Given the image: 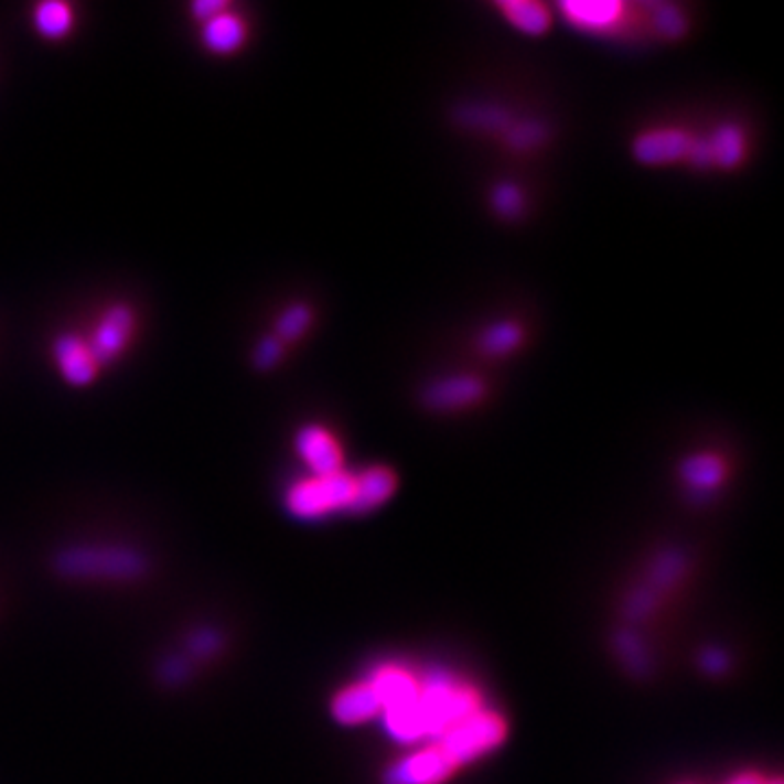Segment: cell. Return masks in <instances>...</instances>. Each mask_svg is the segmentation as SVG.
<instances>
[{
	"label": "cell",
	"instance_id": "obj_7",
	"mask_svg": "<svg viewBox=\"0 0 784 784\" xmlns=\"http://www.w3.org/2000/svg\"><path fill=\"white\" fill-rule=\"evenodd\" d=\"M136 332V312L127 303H111L98 319L87 345L98 364H109L129 347Z\"/></svg>",
	"mask_w": 784,
	"mask_h": 784
},
{
	"label": "cell",
	"instance_id": "obj_5",
	"mask_svg": "<svg viewBox=\"0 0 784 784\" xmlns=\"http://www.w3.org/2000/svg\"><path fill=\"white\" fill-rule=\"evenodd\" d=\"M696 138L685 127H649L634 136L630 151L634 162L643 167H674L689 160Z\"/></svg>",
	"mask_w": 784,
	"mask_h": 784
},
{
	"label": "cell",
	"instance_id": "obj_17",
	"mask_svg": "<svg viewBox=\"0 0 784 784\" xmlns=\"http://www.w3.org/2000/svg\"><path fill=\"white\" fill-rule=\"evenodd\" d=\"M712 164L721 171H737L748 160V136L737 122H721L708 138Z\"/></svg>",
	"mask_w": 784,
	"mask_h": 784
},
{
	"label": "cell",
	"instance_id": "obj_13",
	"mask_svg": "<svg viewBox=\"0 0 784 784\" xmlns=\"http://www.w3.org/2000/svg\"><path fill=\"white\" fill-rule=\"evenodd\" d=\"M373 691L382 701V712L410 706L419 699L421 694V680L412 676L408 669L397 667V665H382L379 669L373 672V676L366 680Z\"/></svg>",
	"mask_w": 784,
	"mask_h": 784
},
{
	"label": "cell",
	"instance_id": "obj_3",
	"mask_svg": "<svg viewBox=\"0 0 784 784\" xmlns=\"http://www.w3.org/2000/svg\"><path fill=\"white\" fill-rule=\"evenodd\" d=\"M508 737L506 719L495 710H477L434 739V745L455 770L486 756Z\"/></svg>",
	"mask_w": 784,
	"mask_h": 784
},
{
	"label": "cell",
	"instance_id": "obj_31",
	"mask_svg": "<svg viewBox=\"0 0 784 784\" xmlns=\"http://www.w3.org/2000/svg\"><path fill=\"white\" fill-rule=\"evenodd\" d=\"M765 784H781L778 781H774V783H765Z\"/></svg>",
	"mask_w": 784,
	"mask_h": 784
},
{
	"label": "cell",
	"instance_id": "obj_4",
	"mask_svg": "<svg viewBox=\"0 0 784 784\" xmlns=\"http://www.w3.org/2000/svg\"><path fill=\"white\" fill-rule=\"evenodd\" d=\"M353 473L339 471L325 477H308L286 493V508L294 519L314 522L332 513L348 511L353 500Z\"/></svg>",
	"mask_w": 784,
	"mask_h": 784
},
{
	"label": "cell",
	"instance_id": "obj_10",
	"mask_svg": "<svg viewBox=\"0 0 784 784\" xmlns=\"http://www.w3.org/2000/svg\"><path fill=\"white\" fill-rule=\"evenodd\" d=\"M53 357L64 382L75 388H86L98 375L100 364L96 362L86 339L77 334L57 336L53 343Z\"/></svg>",
	"mask_w": 784,
	"mask_h": 784
},
{
	"label": "cell",
	"instance_id": "obj_18",
	"mask_svg": "<svg viewBox=\"0 0 784 784\" xmlns=\"http://www.w3.org/2000/svg\"><path fill=\"white\" fill-rule=\"evenodd\" d=\"M683 482L697 493H710L719 488L728 477V464L712 451L691 453L680 464Z\"/></svg>",
	"mask_w": 784,
	"mask_h": 784
},
{
	"label": "cell",
	"instance_id": "obj_30",
	"mask_svg": "<svg viewBox=\"0 0 784 784\" xmlns=\"http://www.w3.org/2000/svg\"><path fill=\"white\" fill-rule=\"evenodd\" d=\"M728 784H765V781L759 774H741V776H737L732 783Z\"/></svg>",
	"mask_w": 784,
	"mask_h": 784
},
{
	"label": "cell",
	"instance_id": "obj_14",
	"mask_svg": "<svg viewBox=\"0 0 784 784\" xmlns=\"http://www.w3.org/2000/svg\"><path fill=\"white\" fill-rule=\"evenodd\" d=\"M247 22L232 7L201 24V42L214 55H234L247 42Z\"/></svg>",
	"mask_w": 784,
	"mask_h": 784
},
{
	"label": "cell",
	"instance_id": "obj_24",
	"mask_svg": "<svg viewBox=\"0 0 784 784\" xmlns=\"http://www.w3.org/2000/svg\"><path fill=\"white\" fill-rule=\"evenodd\" d=\"M283 355H286V345L275 334H270L256 343L251 359L258 370H272L277 364H281Z\"/></svg>",
	"mask_w": 784,
	"mask_h": 784
},
{
	"label": "cell",
	"instance_id": "obj_9",
	"mask_svg": "<svg viewBox=\"0 0 784 784\" xmlns=\"http://www.w3.org/2000/svg\"><path fill=\"white\" fill-rule=\"evenodd\" d=\"M458 770L434 743L399 759L384 774V784H444Z\"/></svg>",
	"mask_w": 784,
	"mask_h": 784
},
{
	"label": "cell",
	"instance_id": "obj_26",
	"mask_svg": "<svg viewBox=\"0 0 784 784\" xmlns=\"http://www.w3.org/2000/svg\"><path fill=\"white\" fill-rule=\"evenodd\" d=\"M223 645V638L216 630H198L190 636V652L196 654L198 658H207L214 656Z\"/></svg>",
	"mask_w": 784,
	"mask_h": 784
},
{
	"label": "cell",
	"instance_id": "obj_16",
	"mask_svg": "<svg viewBox=\"0 0 784 784\" xmlns=\"http://www.w3.org/2000/svg\"><path fill=\"white\" fill-rule=\"evenodd\" d=\"M504 20L527 37H543L554 26V15L545 2L538 0H502L495 4Z\"/></svg>",
	"mask_w": 784,
	"mask_h": 784
},
{
	"label": "cell",
	"instance_id": "obj_11",
	"mask_svg": "<svg viewBox=\"0 0 784 784\" xmlns=\"http://www.w3.org/2000/svg\"><path fill=\"white\" fill-rule=\"evenodd\" d=\"M353 500L347 513L366 515L382 508L397 493L399 477L390 466L373 464L353 475Z\"/></svg>",
	"mask_w": 784,
	"mask_h": 784
},
{
	"label": "cell",
	"instance_id": "obj_15",
	"mask_svg": "<svg viewBox=\"0 0 784 784\" xmlns=\"http://www.w3.org/2000/svg\"><path fill=\"white\" fill-rule=\"evenodd\" d=\"M379 715L382 701L366 680L345 687L332 699V717L341 726H359Z\"/></svg>",
	"mask_w": 784,
	"mask_h": 784
},
{
	"label": "cell",
	"instance_id": "obj_20",
	"mask_svg": "<svg viewBox=\"0 0 784 784\" xmlns=\"http://www.w3.org/2000/svg\"><path fill=\"white\" fill-rule=\"evenodd\" d=\"M525 341V330L522 323L504 319L491 323L480 336H477V348L488 355V357H506L513 351L522 347Z\"/></svg>",
	"mask_w": 784,
	"mask_h": 784
},
{
	"label": "cell",
	"instance_id": "obj_2",
	"mask_svg": "<svg viewBox=\"0 0 784 784\" xmlns=\"http://www.w3.org/2000/svg\"><path fill=\"white\" fill-rule=\"evenodd\" d=\"M426 737L438 739L451 726L482 710V696L475 687L455 683L449 676H432L421 680V694L417 699Z\"/></svg>",
	"mask_w": 784,
	"mask_h": 784
},
{
	"label": "cell",
	"instance_id": "obj_8",
	"mask_svg": "<svg viewBox=\"0 0 784 784\" xmlns=\"http://www.w3.org/2000/svg\"><path fill=\"white\" fill-rule=\"evenodd\" d=\"M294 451L314 477L334 475L345 471V455L339 438L325 426L308 423L294 434Z\"/></svg>",
	"mask_w": 784,
	"mask_h": 784
},
{
	"label": "cell",
	"instance_id": "obj_21",
	"mask_svg": "<svg viewBox=\"0 0 784 784\" xmlns=\"http://www.w3.org/2000/svg\"><path fill=\"white\" fill-rule=\"evenodd\" d=\"M652 24L663 40L678 42L689 33V15L676 2H652Z\"/></svg>",
	"mask_w": 784,
	"mask_h": 784
},
{
	"label": "cell",
	"instance_id": "obj_19",
	"mask_svg": "<svg viewBox=\"0 0 784 784\" xmlns=\"http://www.w3.org/2000/svg\"><path fill=\"white\" fill-rule=\"evenodd\" d=\"M33 26L44 40H64L75 26V11L64 0H44L33 9Z\"/></svg>",
	"mask_w": 784,
	"mask_h": 784
},
{
	"label": "cell",
	"instance_id": "obj_12",
	"mask_svg": "<svg viewBox=\"0 0 784 784\" xmlns=\"http://www.w3.org/2000/svg\"><path fill=\"white\" fill-rule=\"evenodd\" d=\"M558 9L576 29L587 33H609L623 22L627 11L621 0H567Z\"/></svg>",
	"mask_w": 784,
	"mask_h": 784
},
{
	"label": "cell",
	"instance_id": "obj_29",
	"mask_svg": "<svg viewBox=\"0 0 784 784\" xmlns=\"http://www.w3.org/2000/svg\"><path fill=\"white\" fill-rule=\"evenodd\" d=\"M164 678L167 680H181V678H185L187 676V665L183 663V661H169L167 665H164Z\"/></svg>",
	"mask_w": 784,
	"mask_h": 784
},
{
	"label": "cell",
	"instance_id": "obj_27",
	"mask_svg": "<svg viewBox=\"0 0 784 784\" xmlns=\"http://www.w3.org/2000/svg\"><path fill=\"white\" fill-rule=\"evenodd\" d=\"M229 9V2H225V0H196V2H192L190 4V13L203 24L205 20H210V18H214V15H218V13H223V11H227Z\"/></svg>",
	"mask_w": 784,
	"mask_h": 784
},
{
	"label": "cell",
	"instance_id": "obj_23",
	"mask_svg": "<svg viewBox=\"0 0 784 784\" xmlns=\"http://www.w3.org/2000/svg\"><path fill=\"white\" fill-rule=\"evenodd\" d=\"M491 205L504 221H517L525 212V194L513 181H502L491 190Z\"/></svg>",
	"mask_w": 784,
	"mask_h": 784
},
{
	"label": "cell",
	"instance_id": "obj_22",
	"mask_svg": "<svg viewBox=\"0 0 784 784\" xmlns=\"http://www.w3.org/2000/svg\"><path fill=\"white\" fill-rule=\"evenodd\" d=\"M312 321H314V312H312V308L308 303H301V301L290 303L279 312V316L275 321V336L283 345L297 343L299 339L305 336V332L310 330Z\"/></svg>",
	"mask_w": 784,
	"mask_h": 784
},
{
	"label": "cell",
	"instance_id": "obj_1",
	"mask_svg": "<svg viewBox=\"0 0 784 784\" xmlns=\"http://www.w3.org/2000/svg\"><path fill=\"white\" fill-rule=\"evenodd\" d=\"M55 571L71 580L127 582L147 573V558L122 545H71L55 554Z\"/></svg>",
	"mask_w": 784,
	"mask_h": 784
},
{
	"label": "cell",
	"instance_id": "obj_28",
	"mask_svg": "<svg viewBox=\"0 0 784 784\" xmlns=\"http://www.w3.org/2000/svg\"><path fill=\"white\" fill-rule=\"evenodd\" d=\"M728 661L726 656L719 652V649H706L701 654V667L708 672V674H721L726 669Z\"/></svg>",
	"mask_w": 784,
	"mask_h": 784
},
{
	"label": "cell",
	"instance_id": "obj_25",
	"mask_svg": "<svg viewBox=\"0 0 784 784\" xmlns=\"http://www.w3.org/2000/svg\"><path fill=\"white\" fill-rule=\"evenodd\" d=\"M545 140V131L536 122H519L508 127V144L517 151H529Z\"/></svg>",
	"mask_w": 784,
	"mask_h": 784
},
{
	"label": "cell",
	"instance_id": "obj_6",
	"mask_svg": "<svg viewBox=\"0 0 784 784\" xmlns=\"http://www.w3.org/2000/svg\"><path fill=\"white\" fill-rule=\"evenodd\" d=\"M486 393L488 386L480 375L455 373L430 382L421 393V401L434 412H460L482 404Z\"/></svg>",
	"mask_w": 784,
	"mask_h": 784
}]
</instances>
